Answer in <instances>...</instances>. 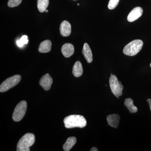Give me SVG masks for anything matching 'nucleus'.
I'll use <instances>...</instances> for the list:
<instances>
[{"instance_id":"f257e3e1","label":"nucleus","mask_w":151,"mask_h":151,"mask_svg":"<svg viewBox=\"0 0 151 151\" xmlns=\"http://www.w3.org/2000/svg\"><path fill=\"white\" fill-rule=\"evenodd\" d=\"M65 127L67 129L78 127L83 128L86 127V121L84 116L78 115H72L65 117L63 120Z\"/></svg>"},{"instance_id":"f03ea898","label":"nucleus","mask_w":151,"mask_h":151,"mask_svg":"<svg viewBox=\"0 0 151 151\" xmlns=\"http://www.w3.org/2000/svg\"><path fill=\"white\" fill-rule=\"evenodd\" d=\"M35 142V135L32 133H27L19 140L17 145V151H29L30 147Z\"/></svg>"},{"instance_id":"7ed1b4c3","label":"nucleus","mask_w":151,"mask_h":151,"mask_svg":"<svg viewBox=\"0 0 151 151\" xmlns=\"http://www.w3.org/2000/svg\"><path fill=\"white\" fill-rule=\"evenodd\" d=\"M143 42L140 40H135L127 45L123 49L124 54L128 56H134L139 52L142 48Z\"/></svg>"},{"instance_id":"20e7f679","label":"nucleus","mask_w":151,"mask_h":151,"mask_svg":"<svg viewBox=\"0 0 151 151\" xmlns=\"http://www.w3.org/2000/svg\"><path fill=\"white\" fill-rule=\"evenodd\" d=\"M109 84L113 94L116 97L119 98V97L122 95V91L124 89V86L122 82L119 81L116 76L111 73L109 79Z\"/></svg>"},{"instance_id":"39448f33","label":"nucleus","mask_w":151,"mask_h":151,"mask_svg":"<svg viewBox=\"0 0 151 151\" xmlns=\"http://www.w3.org/2000/svg\"><path fill=\"white\" fill-rule=\"evenodd\" d=\"M21 80V76L19 75H14L7 78L3 81L0 86V92H4L8 91L11 88L14 87Z\"/></svg>"},{"instance_id":"423d86ee","label":"nucleus","mask_w":151,"mask_h":151,"mask_svg":"<svg viewBox=\"0 0 151 151\" xmlns=\"http://www.w3.org/2000/svg\"><path fill=\"white\" fill-rule=\"evenodd\" d=\"M27 109L26 101H22L17 105L12 115V119L15 122L20 121L24 117Z\"/></svg>"},{"instance_id":"0eeeda50","label":"nucleus","mask_w":151,"mask_h":151,"mask_svg":"<svg viewBox=\"0 0 151 151\" xmlns=\"http://www.w3.org/2000/svg\"><path fill=\"white\" fill-rule=\"evenodd\" d=\"M53 82L52 78L48 73H47L42 76L40 81V84L44 90L45 91H48L51 88L52 84Z\"/></svg>"},{"instance_id":"6e6552de","label":"nucleus","mask_w":151,"mask_h":151,"mask_svg":"<svg viewBox=\"0 0 151 151\" xmlns=\"http://www.w3.org/2000/svg\"><path fill=\"white\" fill-rule=\"evenodd\" d=\"M143 9L140 7H137L133 9L129 13L127 17L129 22L135 21L141 17L143 14Z\"/></svg>"},{"instance_id":"1a4fd4ad","label":"nucleus","mask_w":151,"mask_h":151,"mask_svg":"<svg viewBox=\"0 0 151 151\" xmlns=\"http://www.w3.org/2000/svg\"><path fill=\"white\" fill-rule=\"evenodd\" d=\"M60 34L63 37H67L70 35L71 32V25L67 21H63L60 24Z\"/></svg>"},{"instance_id":"9d476101","label":"nucleus","mask_w":151,"mask_h":151,"mask_svg":"<svg viewBox=\"0 0 151 151\" xmlns=\"http://www.w3.org/2000/svg\"><path fill=\"white\" fill-rule=\"evenodd\" d=\"M120 117L117 114H111L107 117V121L108 125L113 128H118L119 126Z\"/></svg>"},{"instance_id":"9b49d317","label":"nucleus","mask_w":151,"mask_h":151,"mask_svg":"<svg viewBox=\"0 0 151 151\" xmlns=\"http://www.w3.org/2000/svg\"><path fill=\"white\" fill-rule=\"evenodd\" d=\"M61 52L65 58L70 57L74 53V47L71 44L65 43L62 47Z\"/></svg>"},{"instance_id":"f8f14e48","label":"nucleus","mask_w":151,"mask_h":151,"mask_svg":"<svg viewBox=\"0 0 151 151\" xmlns=\"http://www.w3.org/2000/svg\"><path fill=\"white\" fill-rule=\"evenodd\" d=\"M82 53L83 55L88 63H91L93 60V55L92 50L89 46V45L87 43L84 44L82 49Z\"/></svg>"},{"instance_id":"ddd939ff","label":"nucleus","mask_w":151,"mask_h":151,"mask_svg":"<svg viewBox=\"0 0 151 151\" xmlns=\"http://www.w3.org/2000/svg\"><path fill=\"white\" fill-rule=\"evenodd\" d=\"M52 43L49 40H46L42 42L39 47V51L42 53L49 52L51 50Z\"/></svg>"},{"instance_id":"4468645a","label":"nucleus","mask_w":151,"mask_h":151,"mask_svg":"<svg viewBox=\"0 0 151 151\" xmlns=\"http://www.w3.org/2000/svg\"><path fill=\"white\" fill-rule=\"evenodd\" d=\"M73 75L76 77L81 76L83 74V69L82 64L80 61H77L73 65Z\"/></svg>"},{"instance_id":"2eb2a0df","label":"nucleus","mask_w":151,"mask_h":151,"mask_svg":"<svg viewBox=\"0 0 151 151\" xmlns=\"http://www.w3.org/2000/svg\"><path fill=\"white\" fill-rule=\"evenodd\" d=\"M124 105L131 113H137L138 108L134 104V101L131 98H127L124 101Z\"/></svg>"},{"instance_id":"dca6fc26","label":"nucleus","mask_w":151,"mask_h":151,"mask_svg":"<svg viewBox=\"0 0 151 151\" xmlns=\"http://www.w3.org/2000/svg\"><path fill=\"white\" fill-rule=\"evenodd\" d=\"M76 142V139L75 137H70L68 138L67 140L63 145L64 151H69L72 148Z\"/></svg>"},{"instance_id":"f3484780","label":"nucleus","mask_w":151,"mask_h":151,"mask_svg":"<svg viewBox=\"0 0 151 151\" xmlns=\"http://www.w3.org/2000/svg\"><path fill=\"white\" fill-rule=\"evenodd\" d=\"M49 0H37V8L39 11L42 13L45 12L48 7Z\"/></svg>"},{"instance_id":"a211bd4d","label":"nucleus","mask_w":151,"mask_h":151,"mask_svg":"<svg viewBox=\"0 0 151 151\" xmlns=\"http://www.w3.org/2000/svg\"><path fill=\"white\" fill-rule=\"evenodd\" d=\"M28 41L27 36L23 35L22 37L19 40H17V44L19 47H22L24 45L27 44Z\"/></svg>"},{"instance_id":"6ab92c4d","label":"nucleus","mask_w":151,"mask_h":151,"mask_svg":"<svg viewBox=\"0 0 151 151\" xmlns=\"http://www.w3.org/2000/svg\"><path fill=\"white\" fill-rule=\"evenodd\" d=\"M22 0H9L8 6L9 7L13 8L19 6L21 3Z\"/></svg>"},{"instance_id":"aec40b11","label":"nucleus","mask_w":151,"mask_h":151,"mask_svg":"<svg viewBox=\"0 0 151 151\" xmlns=\"http://www.w3.org/2000/svg\"><path fill=\"white\" fill-rule=\"evenodd\" d=\"M120 0H110L108 4V8L109 9L112 10L116 8L118 6Z\"/></svg>"},{"instance_id":"412c9836","label":"nucleus","mask_w":151,"mask_h":151,"mask_svg":"<svg viewBox=\"0 0 151 151\" xmlns=\"http://www.w3.org/2000/svg\"><path fill=\"white\" fill-rule=\"evenodd\" d=\"M90 151H98V149L97 148L95 147H93L91 148V150H90Z\"/></svg>"},{"instance_id":"4be33fe9","label":"nucleus","mask_w":151,"mask_h":151,"mask_svg":"<svg viewBox=\"0 0 151 151\" xmlns=\"http://www.w3.org/2000/svg\"><path fill=\"white\" fill-rule=\"evenodd\" d=\"M148 103L149 105H150V109L151 111V101H150V102H148Z\"/></svg>"},{"instance_id":"5701e85b","label":"nucleus","mask_w":151,"mask_h":151,"mask_svg":"<svg viewBox=\"0 0 151 151\" xmlns=\"http://www.w3.org/2000/svg\"><path fill=\"white\" fill-rule=\"evenodd\" d=\"M151 99H148L147 100V102H150V101H151Z\"/></svg>"},{"instance_id":"b1692460","label":"nucleus","mask_w":151,"mask_h":151,"mask_svg":"<svg viewBox=\"0 0 151 151\" xmlns=\"http://www.w3.org/2000/svg\"><path fill=\"white\" fill-rule=\"evenodd\" d=\"M45 12L47 13V12H48V10H47L46 9V10H45Z\"/></svg>"},{"instance_id":"393cba45","label":"nucleus","mask_w":151,"mask_h":151,"mask_svg":"<svg viewBox=\"0 0 151 151\" xmlns=\"http://www.w3.org/2000/svg\"><path fill=\"white\" fill-rule=\"evenodd\" d=\"M78 6H79V4H78Z\"/></svg>"},{"instance_id":"a878e982","label":"nucleus","mask_w":151,"mask_h":151,"mask_svg":"<svg viewBox=\"0 0 151 151\" xmlns=\"http://www.w3.org/2000/svg\"><path fill=\"white\" fill-rule=\"evenodd\" d=\"M150 66H151V64H150Z\"/></svg>"},{"instance_id":"bb28decb","label":"nucleus","mask_w":151,"mask_h":151,"mask_svg":"<svg viewBox=\"0 0 151 151\" xmlns=\"http://www.w3.org/2000/svg\"><path fill=\"white\" fill-rule=\"evenodd\" d=\"M74 1H75V0H74Z\"/></svg>"}]
</instances>
